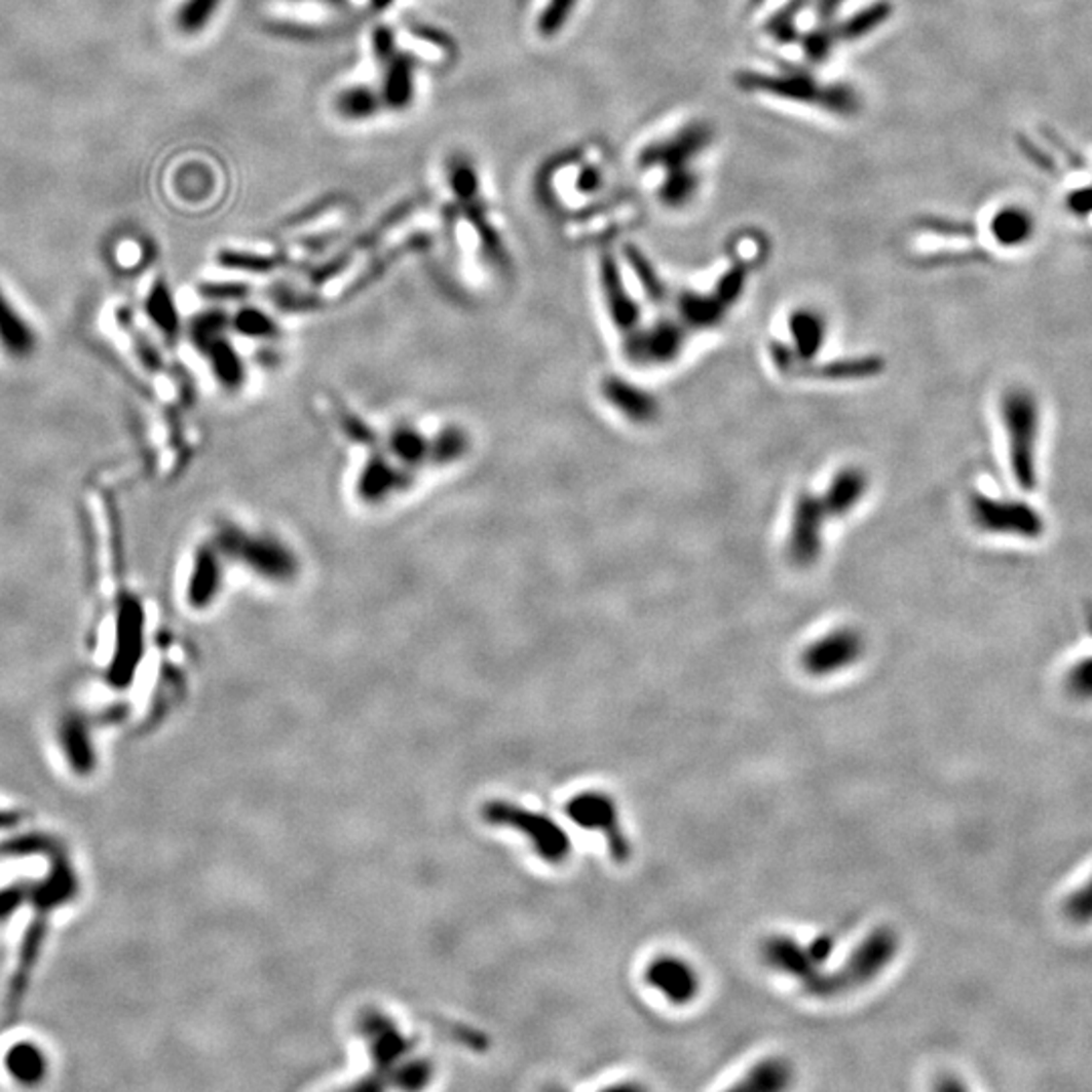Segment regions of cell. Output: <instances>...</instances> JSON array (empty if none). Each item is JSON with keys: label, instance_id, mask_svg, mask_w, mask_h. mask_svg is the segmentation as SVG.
Listing matches in <instances>:
<instances>
[{"label": "cell", "instance_id": "4316f807", "mask_svg": "<svg viewBox=\"0 0 1092 1092\" xmlns=\"http://www.w3.org/2000/svg\"><path fill=\"white\" fill-rule=\"evenodd\" d=\"M630 259H634V265H636V273L640 275V279H642L645 292H647V294H649V296H651L653 300H660V298L664 296V288H662V284L657 281L655 273L651 271L649 263H645V259H643L642 256H638V254H636V250H630Z\"/></svg>", "mask_w": 1092, "mask_h": 1092}, {"label": "cell", "instance_id": "44dd1931", "mask_svg": "<svg viewBox=\"0 0 1092 1092\" xmlns=\"http://www.w3.org/2000/svg\"><path fill=\"white\" fill-rule=\"evenodd\" d=\"M219 4L221 0H185L177 14L179 29L189 35L202 31L215 16Z\"/></svg>", "mask_w": 1092, "mask_h": 1092}, {"label": "cell", "instance_id": "4dcf8cb0", "mask_svg": "<svg viewBox=\"0 0 1092 1092\" xmlns=\"http://www.w3.org/2000/svg\"><path fill=\"white\" fill-rule=\"evenodd\" d=\"M599 183H601V181H599V173L593 171V168H587V171L582 173L580 181H578V189H580V191H595V189H599Z\"/></svg>", "mask_w": 1092, "mask_h": 1092}, {"label": "cell", "instance_id": "2e32d148", "mask_svg": "<svg viewBox=\"0 0 1092 1092\" xmlns=\"http://www.w3.org/2000/svg\"><path fill=\"white\" fill-rule=\"evenodd\" d=\"M793 1070L783 1058H767L759 1062L747 1079L739 1085L745 1091H781L791 1085Z\"/></svg>", "mask_w": 1092, "mask_h": 1092}, {"label": "cell", "instance_id": "83f0119b", "mask_svg": "<svg viewBox=\"0 0 1092 1092\" xmlns=\"http://www.w3.org/2000/svg\"><path fill=\"white\" fill-rule=\"evenodd\" d=\"M887 14H889V10H887V8H882V6H876V8L868 10V12H864V14L856 16V18H852V21H850V23L845 25L843 33H845L848 37H856V35H862V33L870 31L872 27H876V23H880V21H882V18H884Z\"/></svg>", "mask_w": 1092, "mask_h": 1092}, {"label": "cell", "instance_id": "ac0fdd59", "mask_svg": "<svg viewBox=\"0 0 1092 1092\" xmlns=\"http://www.w3.org/2000/svg\"><path fill=\"white\" fill-rule=\"evenodd\" d=\"M726 304L714 298H703L694 294H686L680 300V312L682 321L690 324L692 328H710L722 321Z\"/></svg>", "mask_w": 1092, "mask_h": 1092}, {"label": "cell", "instance_id": "3957f363", "mask_svg": "<svg viewBox=\"0 0 1092 1092\" xmlns=\"http://www.w3.org/2000/svg\"><path fill=\"white\" fill-rule=\"evenodd\" d=\"M973 524L989 534L1038 540L1046 532V520L1026 500L973 494L969 500Z\"/></svg>", "mask_w": 1092, "mask_h": 1092}, {"label": "cell", "instance_id": "9a60e30c", "mask_svg": "<svg viewBox=\"0 0 1092 1092\" xmlns=\"http://www.w3.org/2000/svg\"><path fill=\"white\" fill-rule=\"evenodd\" d=\"M603 284H605V296L611 310V316L615 324L624 330L634 328L640 322V308L630 298L624 279L619 275L617 265L611 259L603 261Z\"/></svg>", "mask_w": 1092, "mask_h": 1092}, {"label": "cell", "instance_id": "f546056e", "mask_svg": "<svg viewBox=\"0 0 1092 1092\" xmlns=\"http://www.w3.org/2000/svg\"><path fill=\"white\" fill-rule=\"evenodd\" d=\"M1072 914H1079L1083 920H1089L1092 916V884L1089 891H1083L1070 906Z\"/></svg>", "mask_w": 1092, "mask_h": 1092}, {"label": "cell", "instance_id": "30bf717a", "mask_svg": "<svg viewBox=\"0 0 1092 1092\" xmlns=\"http://www.w3.org/2000/svg\"><path fill=\"white\" fill-rule=\"evenodd\" d=\"M142 622H144V615H142L140 603L131 597H126L120 603V613H118V651H116V662H114V672H112L116 678H128L136 662L140 660Z\"/></svg>", "mask_w": 1092, "mask_h": 1092}, {"label": "cell", "instance_id": "e0dca14e", "mask_svg": "<svg viewBox=\"0 0 1092 1092\" xmlns=\"http://www.w3.org/2000/svg\"><path fill=\"white\" fill-rule=\"evenodd\" d=\"M991 229H993V237L1002 246L1012 248V246H1022L1028 241L1031 237L1033 223L1028 213L1020 209H1006L995 215Z\"/></svg>", "mask_w": 1092, "mask_h": 1092}, {"label": "cell", "instance_id": "d6986e66", "mask_svg": "<svg viewBox=\"0 0 1092 1092\" xmlns=\"http://www.w3.org/2000/svg\"><path fill=\"white\" fill-rule=\"evenodd\" d=\"M411 65L405 60V58H397L392 60V64L386 71L385 79V100L386 104H390L392 108H403L411 93H413V83H411Z\"/></svg>", "mask_w": 1092, "mask_h": 1092}, {"label": "cell", "instance_id": "7a4b0ae2", "mask_svg": "<svg viewBox=\"0 0 1092 1092\" xmlns=\"http://www.w3.org/2000/svg\"><path fill=\"white\" fill-rule=\"evenodd\" d=\"M899 947V935L893 929L880 927L872 931L837 971H822L820 977L807 987V993L818 997H835L839 993L868 985L895 962Z\"/></svg>", "mask_w": 1092, "mask_h": 1092}, {"label": "cell", "instance_id": "8fae6325", "mask_svg": "<svg viewBox=\"0 0 1092 1092\" xmlns=\"http://www.w3.org/2000/svg\"><path fill=\"white\" fill-rule=\"evenodd\" d=\"M603 394L624 417L634 423H649L657 417L660 407L653 394L626 383L624 379H607V383L603 385Z\"/></svg>", "mask_w": 1092, "mask_h": 1092}, {"label": "cell", "instance_id": "f1b7e54d", "mask_svg": "<svg viewBox=\"0 0 1092 1092\" xmlns=\"http://www.w3.org/2000/svg\"><path fill=\"white\" fill-rule=\"evenodd\" d=\"M451 185L455 189V193L459 194L461 198H472L476 194V177L472 173V168L467 164H459L453 168V175H451Z\"/></svg>", "mask_w": 1092, "mask_h": 1092}, {"label": "cell", "instance_id": "ba28073f", "mask_svg": "<svg viewBox=\"0 0 1092 1092\" xmlns=\"http://www.w3.org/2000/svg\"><path fill=\"white\" fill-rule=\"evenodd\" d=\"M761 957L773 971L797 979L805 991L824 971L822 965L812 957L807 945L789 935L767 937L761 945Z\"/></svg>", "mask_w": 1092, "mask_h": 1092}, {"label": "cell", "instance_id": "52a82bcc", "mask_svg": "<svg viewBox=\"0 0 1092 1092\" xmlns=\"http://www.w3.org/2000/svg\"><path fill=\"white\" fill-rule=\"evenodd\" d=\"M645 983L676 1006H686L701 991L696 969L682 957L660 955L645 969Z\"/></svg>", "mask_w": 1092, "mask_h": 1092}, {"label": "cell", "instance_id": "ffe728a7", "mask_svg": "<svg viewBox=\"0 0 1092 1092\" xmlns=\"http://www.w3.org/2000/svg\"><path fill=\"white\" fill-rule=\"evenodd\" d=\"M217 580H219V571H217L215 557L211 553H200L196 567H194L193 580L189 587L191 601L196 605L206 603L217 591Z\"/></svg>", "mask_w": 1092, "mask_h": 1092}, {"label": "cell", "instance_id": "8992f818", "mask_svg": "<svg viewBox=\"0 0 1092 1092\" xmlns=\"http://www.w3.org/2000/svg\"><path fill=\"white\" fill-rule=\"evenodd\" d=\"M864 653V638L850 628L834 630L801 651V668L816 678L832 676L856 664Z\"/></svg>", "mask_w": 1092, "mask_h": 1092}, {"label": "cell", "instance_id": "9c48e42d", "mask_svg": "<svg viewBox=\"0 0 1092 1092\" xmlns=\"http://www.w3.org/2000/svg\"><path fill=\"white\" fill-rule=\"evenodd\" d=\"M684 344V332L672 322H660L645 332L632 334L626 350L634 363L666 365L674 361Z\"/></svg>", "mask_w": 1092, "mask_h": 1092}, {"label": "cell", "instance_id": "6da1fadb", "mask_svg": "<svg viewBox=\"0 0 1092 1092\" xmlns=\"http://www.w3.org/2000/svg\"><path fill=\"white\" fill-rule=\"evenodd\" d=\"M1000 415L1006 429L1012 476L1024 492H1033L1040 482V401L1026 386L1008 388L1000 403Z\"/></svg>", "mask_w": 1092, "mask_h": 1092}, {"label": "cell", "instance_id": "4fadbf2b", "mask_svg": "<svg viewBox=\"0 0 1092 1092\" xmlns=\"http://www.w3.org/2000/svg\"><path fill=\"white\" fill-rule=\"evenodd\" d=\"M866 488H868V480L862 469L845 467L837 472L826 496L822 498L828 516H845L852 513L864 498Z\"/></svg>", "mask_w": 1092, "mask_h": 1092}, {"label": "cell", "instance_id": "5bb4252c", "mask_svg": "<svg viewBox=\"0 0 1092 1092\" xmlns=\"http://www.w3.org/2000/svg\"><path fill=\"white\" fill-rule=\"evenodd\" d=\"M0 346L10 356H29L35 348V334L29 324L12 308L6 294L0 290Z\"/></svg>", "mask_w": 1092, "mask_h": 1092}, {"label": "cell", "instance_id": "484cf974", "mask_svg": "<svg viewBox=\"0 0 1092 1092\" xmlns=\"http://www.w3.org/2000/svg\"><path fill=\"white\" fill-rule=\"evenodd\" d=\"M573 4H575V0H551L547 10H544V14H542V18H540V31L544 35L557 33L563 27L565 18L569 16Z\"/></svg>", "mask_w": 1092, "mask_h": 1092}, {"label": "cell", "instance_id": "603a6c76", "mask_svg": "<svg viewBox=\"0 0 1092 1092\" xmlns=\"http://www.w3.org/2000/svg\"><path fill=\"white\" fill-rule=\"evenodd\" d=\"M146 310H148L150 318L156 322L162 330L173 332L177 328L175 304H173V298H171V294H168V290H166V286L162 281H158L154 286V290L150 292L148 302H146Z\"/></svg>", "mask_w": 1092, "mask_h": 1092}, {"label": "cell", "instance_id": "7c38bea8", "mask_svg": "<svg viewBox=\"0 0 1092 1092\" xmlns=\"http://www.w3.org/2000/svg\"><path fill=\"white\" fill-rule=\"evenodd\" d=\"M789 332L793 338V350L805 361H814L826 344L828 324L824 316L809 308H799L789 316Z\"/></svg>", "mask_w": 1092, "mask_h": 1092}, {"label": "cell", "instance_id": "cb8c5ba5", "mask_svg": "<svg viewBox=\"0 0 1092 1092\" xmlns=\"http://www.w3.org/2000/svg\"><path fill=\"white\" fill-rule=\"evenodd\" d=\"M338 110L348 118H367L375 114L377 100L367 87H352L338 98Z\"/></svg>", "mask_w": 1092, "mask_h": 1092}, {"label": "cell", "instance_id": "5b68a950", "mask_svg": "<svg viewBox=\"0 0 1092 1092\" xmlns=\"http://www.w3.org/2000/svg\"><path fill=\"white\" fill-rule=\"evenodd\" d=\"M567 812L580 828L605 835L609 852L617 862H626L632 856V845L622 830L619 812L611 797L605 793H580L569 803Z\"/></svg>", "mask_w": 1092, "mask_h": 1092}, {"label": "cell", "instance_id": "277c9868", "mask_svg": "<svg viewBox=\"0 0 1092 1092\" xmlns=\"http://www.w3.org/2000/svg\"><path fill=\"white\" fill-rule=\"evenodd\" d=\"M826 518L828 513L822 498L812 492H801L797 496L787 538V553L793 565L809 567L820 559Z\"/></svg>", "mask_w": 1092, "mask_h": 1092}, {"label": "cell", "instance_id": "7402d4cb", "mask_svg": "<svg viewBox=\"0 0 1092 1092\" xmlns=\"http://www.w3.org/2000/svg\"><path fill=\"white\" fill-rule=\"evenodd\" d=\"M882 369V361L874 356L866 359H852V361H837L822 369V377L841 381V379H866L872 375H878Z\"/></svg>", "mask_w": 1092, "mask_h": 1092}, {"label": "cell", "instance_id": "d4e9b609", "mask_svg": "<svg viewBox=\"0 0 1092 1092\" xmlns=\"http://www.w3.org/2000/svg\"><path fill=\"white\" fill-rule=\"evenodd\" d=\"M1089 624L1092 630V605L1089 609ZM1068 688L1079 696H1092V657L1079 662L1068 674Z\"/></svg>", "mask_w": 1092, "mask_h": 1092}]
</instances>
